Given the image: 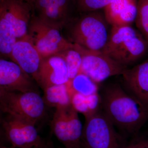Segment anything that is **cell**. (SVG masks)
Returning a JSON list of instances; mask_svg holds the SVG:
<instances>
[{"mask_svg": "<svg viewBox=\"0 0 148 148\" xmlns=\"http://www.w3.org/2000/svg\"><path fill=\"white\" fill-rule=\"evenodd\" d=\"M101 98L104 113L126 133L136 135L148 120V107L118 85L106 88Z\"/></svg>", "mask_w": 148, "mask_h": 148, "instance_id": "cell-1", "label": "cell"}, {"mask_svg": "<svg viewBox=\"0 0 148 148\" xmlns=\"http://www.w3.org/2000/svg\"><path fill=\"white\" fill-rule=\"evenodd\" d=\"M84 115L82 141L86 148H122L126 145L103 111Z\"/></svg>", "mask_w": 148, "mask_h": 148, "instance_id": "cell-2", "label": "cell"}, {"mask_svg": "<svg viewBox=\"0 0 148 148\" xmlns=\"http://www.w3.org/2000/svg\"><path fill=\"white\" fill-rule=\"evenodd\" d=\"M95 11L88 12L80 18L71 29L70 36L73 42L86 49L102 51L109 38L107 21Z\"/></svg>", "mask_w": 148, "mask_h": 148, "instance_id": "cell-3", "label": "cell"}, {"mask_svg": "<svg viewBox=\"0 0 148 148\" xmlns=\"http://www.w3.org/2000/svg\"><path fill=\"white\" fill-rule=\"evenodd\" d=\"M45 105L37 91L22 92L0 89V108L6 114L36 123L44 115Z\"/></svg>", "mask_w": 148, "mask_h": 148, "instance_id": "cell-4", "label": "cell"}, {"mask_svg": "<svg viewBox=\"0 0 148 148\" xmlns=\"http://www.w3.org/2000/svg\"><path fill=\"white\" fill-rule=\"evenodd\" d=\"M60 31L33 15L29 22L27 37L42 58H45L66 50L73 44L64 38Z\"/></svg>", "mask_w": 148, "mask_h": 148, "instance_id": "cell-5", "label": "cell"}, {"mask_svg": "<svg viewBox=\"0 0 148 148\" xmlns=\"http://www.w3.org/2000/svg\"><path fill=\"white\" fill-rule=\"evenodd\" d=\"M51 127L65 148H79L84 145L82 141V124L72 103L56 108Z\"/></svg>", "mask_w": 148, "mask_h": 148, "instance_id": "cell-6", "label": "cell"}, {"mask_svg": "<svg viewBox=\"0 0 148 148\" xmlns=\"http://www.w3.org/2000/svg\"><path fill=\"white\" fill-rule=\"evenodd\" d=\"M80 47L82 58L80 73L87 75L96 83L113 76L122 75L127 69V66L102 51H92Z\"/></svg>", "mask_w": 148, "mask_h": 148, "instance_id": "cell-7", "label": "cell"}, {"mask_svg": "<svg viewBox=\"0 0 148 148\" xmlns=\"http://www.w3.org/2000/svg\"><path fill=\"white\" fill-rule=\"evenodd\" d=\"M1 121L6 137L15 148H30L44 143L35 127L28 120L6 114Z\"/></svg>", "mask_w": 148, "mask_h": 148, "instance_id": "cell-8", "label": "cell"}, {"mask_svg": "<svg viewBox=\"0 0 148 148\" xmlns=\"http://www.w3.org/2000/svg\"><path fill=\"white\" fill-rule=\"evenodd\" d=\"M34 7L24 0H1L0 16L11 24L18 39L27 36Z\"/></svg>", "mask_w": 148, "mask_h": 148, "instance_id": "cell-9", "label": "cell"}, {"mask_svg": "<svg viewBox=\"0 0 148 148\" xmlns=\"http://www.w3.org/2000/svg\"><path fill=\"white\" fill-rule=\"evenodd\" d=\"M0 89L22 92L37 91L29 75L16 63L3 59L0 60Z\"/></svg>", "mask_w": 148, "mask_h": 148, "instance_id": "cell-10", "label": "cell"}, {"mask_svg": "<svg viewBox=\"0 0 148 148\" xmlns=\"http://www.w3.org/2000/svg\"><path fill=\"white\" fill-rule=\"evenodd\" d=\"M70 81L68 69L64 58L59 54L43 58L41 62L36 82L42 89Z\"/></svg>", "mask_w": 148, "mask_h": 148, "instance_id": "cell-11", "label": "cell"}, {"mask_svg": "<svg viewBox=\"0 0 148 148\" xmlns=\"http://www.w3.org/2000/svg\"><path fill=\"white\" fill-rule=\"evenodd\" d=\"M10 58L36 81L38 71L43 58L28 37L17 40Z\"/></svg>", "mask_w": 148, "mask_h": 148, "instance_id": "cell-12", "label": "cell"}, {"mask_svg": "<svg viewBox=\"0 0 148 148\" xmlns=\"http://www.w3.org/2000/svg\"><path fill=\"white\" fill-rule=\"evenodd\" d=\"M34 9L44 23L61 30L69 21L68 0H36Z\"/></svg>", "mask_w": 148, "mask_h": 148, "instance_id": "cell-13", "label": "cell"}, {"mask_svg": "<svg viewBox=\"0 0 148 148\" xmlns=\"http://www.w3.org/2000/svg\"><path fill=\"white\" fill-rule=\"evenodd\" d=\"M122 75L130 94L148 107V58Z\"/></svg>", "mask_w": 148, "mask_h": 148, "instance_id": "cell-14", "label": "cell"}, {"mask_svg": "<svg viewBox=\"0 0 148 148\" xmlns=\"http://www.w3.org/2000/svg\"><path fill=\"white\" fill-rule=\"evenodd\" d=\"M106 21L113 26H131L138 12L137 0H114L105 8Z\"/></svg>", "mask_w": 148, "mask_h": 148, "instance_id": "cell-15", "label": "cell"}, {"mask_svg": "<svg viewBox=\"0 0 148 148\" xmlns=\"http://www.w3.org/2000/svg\"><path fill=\"white\" fill-rule=\"evenodd\" d=\"M140 33L125 41L110 57L126 66L141 58L148 50V42Z\"/></svg>", "mask_w": 148, "mask_h": 148, "instance_id": "cell-16", "label": "cell"}, {"mask_svg": "<svg viewBox=\"0 0 148 148\" xmlns=\"http://www.w3.org/2000/svg\"><path fill=\"white\" fill-rule=\"evenodd\" d=\"M70 81L64 84L55 85L43 89V100L45 104L50 107L66 106L71 103Z\"/></svg>", "mask_w": 148, "mask_h": 148, "instance_id": "cell-17", "label": "cell"}, {"mask_svg": "<svg viewBox=\"0 0 148 148\" xmlns=\"http://www.w3.org/2000/svg\"><path fill=\"white\" fill-rule=\"evenodd\" d=\"M138 32L131 26L112 27L108 39L102 52L110 56L125 41Z\"/></svg>", "mask_w": 148, "mask_h": 148, "instance_id": "cell-18", "label": "cell"}, {"mask_svg": "<svg viewBox=\"0 0 148 148\" xmlns=\"http://www.w3.org/2000/svg\"><path fill=\"white\" fill-rule=\"evenodd\" d=\"M18 40L15 31L5 18L0 16V52L1 56H10L14 47Z\"/></svg>", "mask_w": 148, "mask_h": 148, "instance_id": "cell-19", "label": "cell"}, {"mask_svg": "<svg viewBox=\"0 0 148 148\" xmlns=\"http://www.w3.org/2000/svg\"><path fill=\"white\" fill-rule=\"evenodd\" d=\"M57 54H60L64 58L68 69L69 80H71L80 72L82 58L80 46L73 43L71 47Z\"/></svg>", "mask_w": 148, "mask_h": 148, "instance_id": "cell-20", "label": "cell"}, {"mask_svg": "<svg viewBox=\"0 0 148 148\" xmlns=\"http://www.w3.org/2000/svg\"><path fill=\"white\" fill-rule=\"evenodd\" d=\"M71 87L75 92L86 96L98 93V84L90 77L82 73H79L70 81Z\"/></svg>", "mask_w": 148, "mask_h": 148, "instance_id": "cell-21", "label": "cell"}, {"mask_svg": "<svg viewBox=\"0 0 148 148\" xmlns=\"http://www.w3.org/2000/svg\"><path fill=\"white\" fill-rule=\"evenodd\" d=\"M135 23L141 34L148 42V0H139Z\"/></svg>", "mask_w": 148, "mask_h": 148, "instance_id": "cell-22", "label": "cell"}, {"mask_svg": "<svg viewBox=\"0 0 148 148\" xmlns=\"http://www.w3.org/2000/svg\"><path fill=\"white\" fill-rule=\"evenodd\" d=\"M114 0H76L78 8L81 11L90 12L104 8Z\"/></svg>", "mask_w": 148, "mask_h": 148, "instance_id": "cell-23", "label": "cell"}, {"mask_svg": "<svg viewBox=\"0 0 148 148\" xmlns=\"http://www.w3.org/2000/svg\"><path fill=\"white\" fill-rule=\"evenodd\" d=\"M71 103L77 112L82 113L84 115L90 113L87 96L74 92L71 95Z\"/></svg>", "mask_w": 148, "mask_h": 148, "instance_id": "cell-24", "label": "cell"}, {"mask_svg": "<svg viewBox=\"0 0 148 148\" xmlns=\"http://www.w3.org/2000/svg\"><path fill=\"white\" fill-rule=\"evenodd\" d=\"M122 148H148V139L136 138Z\"/></svg>", "mask_w": 148, "mask_h": 148, "instance_id": "cell-25", "label": "cell"}, {"mask_svg": "<svg viewBox=\"0 0 148 148\" xmlns=\"http://www.w3.org/2000/svg\"><path fill=\"white\" fill-rule=\"evenodd\" d=\"M30 148H49L47 146L45 145V143H42L41 145H39L34 146V147H32Z\"/></svg>", "mask_w": 148, "mask_h": 148, "instance_id": "cell-26", "label": "cell"}, {"mask_svg": "<svg viewBox=\"0 0 148 148\" xmlns=\"http://www.w3.org/2000/svg\"><path fill=\"white\" fill-rule=\"evenodd\" d=\"M24 1H26V2L32 6L33 7H34V5L35 3L36 0H24Z\"/></svg>", "mask_w": 148, "mask_h": 148, "instance_id": "cell-27", "label": "cell"}, {"mask_svg": "<svg viewBox=\"0 0 148 148\" xmlns=\"http://www.w3.org/2000/svg\"><path fill=\"white\" fill-rule=\"evenodd\" d=\"M15 148V147H1V148Z\"/></svg>", "mask_w": 148, "mask_h": 148, "instance_id": "cell-28", "label": "cell"}, {"mask_svg": "<svg viewBox=\"0 0 148 148\" xmlns=\"http://www.w3.org/2000/svg\"><path fill=\"white\" fill-rule=\"evenodd\" d=\"M79 148H86V147H85V146L84 145H83L82 146V147H80Z\"/></svg>", "mask_w": 148, "mask_h": 148, "instance_id": "cell-29", "label": "cell"}]
</instances>
